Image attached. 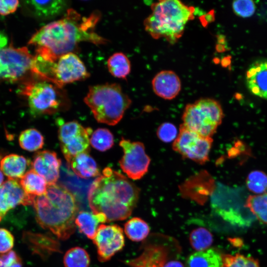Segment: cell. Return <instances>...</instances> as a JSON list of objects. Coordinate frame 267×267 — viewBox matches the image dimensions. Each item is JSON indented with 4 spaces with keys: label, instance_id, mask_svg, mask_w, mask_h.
I'll list each match as a JSON object with an SVG mask.
<instances>
[{
    "label": "cell",
    "instance_id": "cell-31",
    "mask_svg": "<svg viewBox=\"0 0 267 267\" xmlns=\"http://www.w3.org/2000/svg\"><path fill=\"white\" fill-rule=\"evenodd\" d=\"M90 144L95 149L105 151L112 147L114 144L112 134L107 129L99 128L91 135Z\"/></svg>",
    "mask_w": 267,
    "mask_h": 267
},
{
    "label": "cell",
    "instance_id": "cell-4",
    "mask_svg": "<svg viewBox=\"0 0 267 267\" xmlns=\"http://www.w3.org/2000/svg\"><path fill=\"white\" fill-rule=\"evenodd\" d=\"M144 20V29L154 39L173 44L182 37L187 23L194 18L195 9L178 0H163L151 5Z\"/></svg>",
    "mask_w": 267,
    "mask_h": 267
},
{
    "label": "cell",
    "instance_id": "cell-6",
    "mask_svg": "<svg viewBox=\"0 0 267 267\" xmlns=\"http://www.w3.org/2000/svg\"><path fill=\"white\" fill-rule=\"evenodd\" d=\"M22 83L20 92L27 97L30 112L34 116L54 114L69 106V99L63 87L36 77Z\"/></svg>",
    "mask_w": 267,
    "mask_h": 267
},
{
    "label": "cell",
    "instance_id": "cell-37",
    "mask_svg": "<svg viewBox=\"0 0 267 267\" xmlns=\"http://www.w3.org/2000/svg\"><path fill=\"white\" fill-rule=\"evenodd\" d=\"M21 259L14 251L0 255V267H22Z\"/></svg>",
    "mask_w": 267,
    "mask_h": 267
},
{
    "label": "cell",
    "instance_id": "cell-27",
    "mask_svg": "<svg viewBox=\"0 0 267 267\" xmlns=\"http://www.w3.org/2000/svg\"><path fill=\"white\" fill-rule=\"evenodd\" d=\"M245 206L259 221L267 224V192L250 195Z\"/></svg>",
    "mask_w": 267,
    "mask_h": 267
},
{
    "label": "cell",
    "instance_id": "cell-23",
    "mask_svg": "<svg viewBox=\"0 0 267 267\" xmlns=\"http://www.w3.org/2000/svg\"><path fill=\"white\" fill-rule=\"evenodd\" d=\"M69 165L74 173L81 178H89L99 174L96 162L88 153H83L76 156Z\"/></svg>",
    "mask_w": 267,
    "mask_h": 267
},
{
    "label": "cell",
    "instance_id": "cell-34",
    "mask_svg": "<svg viewBox=\"0 0 267 267\" xmlns=\"http://www.w3.org/2000/svg\"><path fill=\"white\" fill-rule=\"evenodd\" d=\"M222 267H260L258 261L251 257L237 254L222 255Z\"/></svg>",
    "mask_w": 267,
    "mask_h": 267
},
{
    "label": "cell",
    "instance_id": "cell-19",
    "mask_svg": "<svg viewBox=\"0 0 267 267\" xmlns=\"http://www.w3.org/2000/svg\"><path fill=\"white\" fill-rule=\"evenodd\" d=\"M30 13L40 20H50L68 10L69 1L63 0H28L25 1Z\"/></svg>",
    "mask_w": 267,
    "mask_h": 267
},
{
    "label": "cell",
    "instance_id": "cell-15",
    "mask_svg": "<svg viewBox=\"0 0 267 267\" xmlns=\"http://www.w3.org/2000/svg\"><path fill=\"white\" fill-rule=\"evenodd\" d=\"M35 198L26 193L17 179H8L0 185V221L18 205H33Z\"/></svg>",
    "mask_w": 267,
    "mask_h": 267
},
{
    "label": "cell",
    "instance_id": "cell-40",
    "mask_svg": "<svg viewBox=\"0 0 267 267\" xmlns=\"http://www.w3.org/2000/svg\"><path fill=\"white\" fill-rule=\"evenodd\" d=\"M8 43V39L6 36L0 32V50L5 48Z\"/></svg>",
    "mask_w": 267,
    "mask_h": 267
},
{
    "label": "cell",
    "instance_id": "cell-28",
    "mask_svg": "<svg viewBox=\"0 0 267 267\" xmlns=\"http://www.w3.org/2000/svg\"><path fill=\"white\" fill-rule=\"evenodd\" d=\"M149 227L143 220L134 217L125 224L124 231L132 241L138 242L145 239L149 234Z\"/></svg>",
    "mask_w": 267,
    "mask_h": 267
},
{
    "label": "cell",
    "instance_id": "cell-7",
    "mask_svg": "<svg viewBox=\"0 0 267 267\" xmlns=\"http://www.w3.org/2000/svg\"><path fill=\"white\" fill-rule=\"evenodd\" d=\"M223 116L219 102L209 98H200L185 106L182 124L201 136L212 137L222 123Z\"/></svg>",
    "mask_w": 267,
    "mask_h": 267
},
{
    "label": "cell",
    "instance_id": "cell-5",
    "mask_svg": "<svg viewBox=\"0 0 267 267\" xmlns=\"http://www.w3.org/2000/svg\"><path fill=\"white\" fill-rule=\"evenodd\" d=\"M84 101L98 122L112 126L122 119L132 103L131 98L116 83L89 87Z\"/></svg>",
    "mask_w": 267,
    "mask_h": 267
},
{
    "label": "cell",
    "instance_id": "cell-20",
    "mask_svg": "<svg viewBox=\"0 0 267 267\" xmlns=\"http://www.w3.org/2000/svg\"><path fill=\"white\" fill-rule=\"evenodd\" d=\"M23 239L34 253L43 258L61 252L59 243L48 235L26 231L23 233Z\"/></svg>",
    "mask_w": 267,
    "mask_h": 267
},
{
    "label": "cell",
    "instance_id": "cell-29",
    "mask_svg": "<svg viewBox=\"0 0 267 267\" xmlns=\"http://www.w3.org/2000/svg\"><path fill=\"white\" fill-rule=\"evenodd\" d=\"M19 143L22 149L28 151H35L43 147L44 143V137L37 130L28 129L20 133Z\"/></svg>",
    "mask_w": 267,
    "mask_h": 267
},
{
    "label": "cell",
    "instance_id": "cell-24",
    "mask_svg": "<svg viewBox=\"0 0 267 267\" xmlns=\"http://www.w3.org/2000/svg\"><path fill=\"white\" fill-rule=\"evenodd\" d=\"M222 255L215 249H209L190 255L185 267H222Z\"/></svg>",
    "mask_w": 267,
    "mask_h": 267
},
{
    "label": "cell",
    "instance_id": "cell-3",
    "mask_svg": "<svg viewBox=\"0 0 267 267\" xmlns=\"http://www.w3.org/2000/svg\"><path fill=\"white\" fill-rule=\"evenodd\" d=\"M33 205L38 224L58 238L66 240L74 232L78 205L65 187L56 183L48 185L44 195L36 197Z\"/></svg>",
    "mask_w": 267,
    "mask_h": 267
},
{
    "label": "cell",
    "instance_id": "cell-2",
    "mask_svg": "<svg viewBox=\"0 0 267 267\" xmlns=\"http://www.w3.org/2000/svg\"><path fill=\"white\" fill-rule=\"evenodd\" d=\"M139 196V189L134 183L107 167L91 184L88 199L92 212L103 214L110 222L130 216Z\"/></svg>",
    "mask_w": 267,
    "mask_h": 267
},
{
    "label": "cell",
    "instance_id": "cell-35",
    "mask_svg": "<svg viewBox=\"0 0 267 267\" xmlns=\"http://www.w3.org/2000/svg\"><path fill=\"white\" fill-rule=\"evenodd\" d=\"M232 6L234 13L243 18L251 16L256 9L255 2L250 0H235L232 2Z\"/></svg>",
    "mask_w": 267,
    "mask_h": 267
},
{
    "label": "cell",
    "instance_id": "cell-11",
    "mask_svg": "<svg viewBox=\"0 0 267 267\" xmlns=\"http://www.w3.org/2000/svg\"><path fill=\"white\" fill-rule=\"evenodd\" d=\"M89 75L79 56L74 52H69L50 63L46 80L63 87L66 84L85 80Z\"/></svg>",
    "mask_w": 267,
    "mask_h": 267
},
{
    "label": "cell",
    "instance_id": "cell-33",
    "mask_svg": "<svg viewBox=\"0 0 267 267\" xmlns=\"http://www.w3.org/2000/svg\"><path fill=\"white\" fill-rule=\"evenodd\" d=\"M246 185L248 189L257 195L266 192L267 175L261 171H253L247 176Z\"/></svg>",
    "mask_w": 267,
    "mask_h": 267
},
{
    "label": "cell",
    "instance_id": "cell-25",
    "mask_svg": "<svg viewBox=\"0 0 267 267\" xmlns=\"http://www.w3.org/2000/svg\"><path fill=\"white\" fill-rule=\"evenodd\" d=\"M19 183L26 193L35 197L44 195L48 186L45 179L33 169L25 174Z\"/></svg>",
    "mask_w": 267,
    "mask_h": 267
},
{
    "label": "cell",
    "instance_id": "cell-8",
    "mask_svg": "<svg viewBox=\"0 0 267 267\" xmlns=\"http://www.w3.org/2000/svg\"><path fill=\"white\" fill-rule=\"evenodd\" d=\"M34 56L27 47L12 45L0 50V83L24 82L34 77Z\"/></svg>",
    "mask_w": 267,
    "mask_h": 267
},
{
    "label": "cell",
    "instance_id": "cell-21",
    "mask_svg": "<svg viewBox=\"0 0 267 267\" xmlns=\"http://www.w3.org/2000/svg\"><path fill=\"white\" fill-rule=\"evenodd\" d=\"M29 165V162L26 158L15 154L7 155L0 161V170L8 179L21 178Z\"/></svg>",
    "mask_w": 267,
    "mask_h": 267
},
{
    "label": "cell",
    "instance_id": "cell-26",
    "mask_svg": "<svg viewBox=\"0 0 267 267\" xmlns=\"http://www.w3.org/2000/svg\"><path fill=\"white\" fill-rule=\"evenodd\" d=\"M110 73L114 77L126 79L131 70V62L126 54L121 52L114 53L107 62Z\"/></svg>",
    "mask_w": 267,
    "mask_h": 267
},
{
    "label": "cell",
    "instance_id": "cell-16",
    "mask_svg": "<svg viewBox=\"0 0 267 267\" xmlns=\"http://www.w3.org/2000/svg\"><path fill=\"white\" fill-rule=\"evenodd\" d=\"M31 165L33 170L45 179L48 185L56 184L59 177L61 161L55 152L49 150L37 152Z\"/></svg>",
    "mask_w": 267,
    "mask_h": 267
},
{
    "label": "cell",
    "instance_id": "cell-12",
    "mask_svg": "<svg viewBox=\"0 0 267 267\" xmlns=\"http://www.w3.org/2000/svg\"><path fill=\"white\" fill-rule=\"evenodd\" d=\"M119 144L124 153L119 162L121 169L128 178L140 179L147 172L150 163L143 144L122 138Z\"/></svg>",
    "mask_w": 267,
    "mask_h": 267
},
{
    "label": "cell",
    "instance_id": "cell-14",
    "mask_svg": "<svg viewBox=\"0 0 267 267\" xmlns=\"http://www.w3.org/2000/svg\"><path fill=\"white\" fill-rule=\"evenodd\" d=\"M93 242L97 249L98 260L107 262L123 248L125 238L123 230L117 224H100Z\"/></svg>",
    "mask_w": 267,
    "mask_h": 267
},
{
    "label": "cell",
    "instance_id": "cell-30",
    "mask_svg": "<svg viewBox=\"0 0 267 267\" xmlns=\"http://www.w3.org/2000/svg\"><path fill=\"white\" fill-rule=\"evenodd\" d=\"M90 257L87 251L80 247H74L65 254L63 264L65 267H89Z\"/></svg>",
    "mask_w": 267,
    "mask_h": 267
},
{
    "label": "cell",
    "instance_id": "cell-32",
    "mask_svg": "<svg viewBox=\"0 0 267 267\" xmlns=\"http://www.w3.org/2000/svg\"><path fill=\"white\" fill-rule=\"evenodd\" d=\"M189 240L192 248L200 251L208 249L213 242V238L208 230L199 227L192 231Z\"/></svg>",
    "mask_w": 267,
    "mask_h": 267
},
{
    "label": "cell",
    "instance_id": "cell-42",
    "mask_svg": "<svg viewBox=\"0 0 267 267\" xmlns=\"http://www.w3.org/2000/svg\"><path fill=\"white\" fill-rule=\"evenodd\" d=\"M3 179H4L3 174L1 172V171L0 170V185H1L3 183Z\"/></svg>",
    "mask_w": 267,
    "mask_h": 267
},
{
    "label": "cell",
    "instance_id": "cell-18",
    "mask_svg": "<svg viewBox=\"0 0 267 267\" xmlns=\"http://www.w3.org/2000/svg\"><path fill=\"white\" fill-rule=\"evenodd\" d=\"M246 81L253 94L267 100V60L253 63L247 71Z\"/></svg>",
    "mask_w": 267,
    "mask_h": 267
},
{
    "label": "cell",
    "instance_id": "cell-10",
    "mask_svg": "<svg viewBox=\"0 0 267 267\" xmlns=\"http://www.w3.org/2000/svg\"><path fill=\"white\" fill-rule=\"evenodd\" d=\"M91 131L85 129L77 121L61 123L58 135L61 151L69 165L76 156L89 153Z\"/></svg>",
    "mask_w": 267,
    "mask_h": 267
},
{
    "label": "cell",
    "instance_id": "cell-39",
    "mask_svg": "<svg viewBox=\"0 0 267 267\" xmlns=\"http://www.w3.org/2000/svg\"><path fill=\"white\" fill-rule=\"evenodd\" d=\"M19 5V1L0 0V14L6 15L14 12Z\"/></svg>",
    "mask_w": 267,
    "mask_h": 267
},
{
    "label": "cell",
    "instance_id": "cell-41",
    "mask_svg": "<svg viewBox=\"0 0 267 267\" xmlns=\"http://www.w3.org/2000/svg\"><path fill=\"white\" fill-rule=\"evenodd\" d=\"M163 267H184L180 262L177 261H172L166 264Z\"/></svg>",
    "mask_w": 267,
    "mask_h": 267
},
{
    "label": "cell",
    "instance_id": "cell-38",
    "mask_svg": "<svg viewBox=\"0 0 267 267\" xmlns=\"http://www.w3.org/2000/svg\"><path fill=\"white\" fill-rule=\"evenodd\" d=\"M14 239L7 229L0 228V253H6L13 248Z\"/></svg>",
    "mask_w": 267,
    "mask_h": 267
},
{
    "label": "cell",
    "instance_id": "cell-9",
    "mask_svg": "<svg viewBox=\"0 0 267 267\" xmlns=\"http://www.w3.org/2000/svg\"><path fill=\"white\" fill-rule=\"evenodd\" d=\"M212 143V137L201 136L181 124L173 149L182 157L203 164L209 160Z\"/></svg>",
    "mask_w": 267,
    "mask_h": 267
},
{
    "label": "cell",
    "instance_id": "cell-1",
    "mask_svg": "<svg viewBox=\"0 0 267 267\" xmlns=\"http://www.w3.org/2000/svg\"><path fill=\"white\" fill-rule=\"evenodd\" d=\"M98 12L83 17L68 8L61 19L42 27L29 40L28 44L36 46V55L44 60L55 62L60 56L73 52L82 42L96 45L105 44L107 40L95 31L100 19Z\"/></svg>",
    "mask_w": 267,
    "mask_h": 267
},
{
    "label": "cell",
    "instance_id": "cell-36",
    "mask_svg": "<svg viewBox=\"0 0 267 267\" xmlns=\"http://www.w3.org/2000/svg\"><path fill=\"white\" fill-rule=\"evenodd\" d=\"M177 129L171 123H164L157 129V135L163 142H170L174 141L178 136Z\"/></svg>",
    "mask_w": 267,
    "mask_h": 267
},
{
    "label": "cell",
    "instance_id": "cell-22",
    "mask_svg": "<svg viewBox=\"0 0 267 267\" xmlns=\"http://www.w3.org/2000/svg\"><path fill=\"white\" fill-rule=\"evenodd\" d=\"M75 222L81 233H83L88 238L93 240L98 224L107 222V219L105 216L101 213L81 211L76 217Z\"/></svg>",
    "mask_w": 267,
    "mask_h": 267
},
{
    "label": "cell",
    "instance_id": "cell-13",
    "mask_svg": "<svg viewBox=\"0 0 267 267\" xmlns=\"http://www.w3.org/2000/svg\"><path fill=\"white\" fill-rule=\"evenodd\" d=\"M235 195L232 190L218 184L211 195V205L217 215L232 224L247 225L250 221L243 218V214L235 206Z\"/></svg>",
    "mask_w": 267,
    "mask_h": 267
},
{
    "label": "cell",
    "instance_id": "cell-17",
    "mask_svg": "<svg viewBox=\"0 0 267 267\" xmlns=\"http://www.w3.org/2000/svg\"><path fill=\"white\" fill-rule=\"evenodd\" d=\"M152 87L154 93L160 97L167 100L175 98L181 88L180 79L172 70L159 72L152 80Z\"/></svg>",
    "mask_w": 267,
    "mask_h": 267
}]
</instances>
